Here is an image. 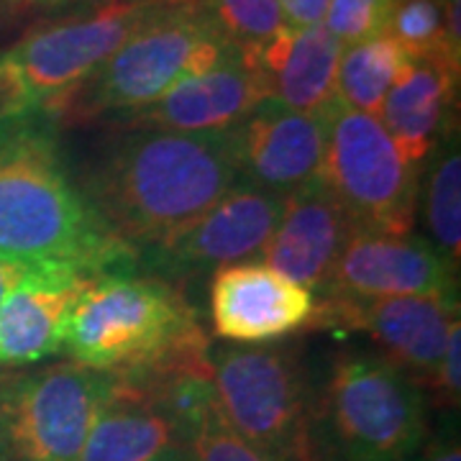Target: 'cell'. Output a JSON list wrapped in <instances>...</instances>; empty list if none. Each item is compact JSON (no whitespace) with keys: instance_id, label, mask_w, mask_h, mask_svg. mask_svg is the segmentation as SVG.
Returning <instances> with one entry per match:
<instances>
[{"instance_id":"6da1fadb","label":"cell","mask_w":461,"mask_h":461,"mask_svg":"<svg viewBox=\"0 0 461 461\" xmlns=\"http://www.w3.org/2000/svg\"><path fill=\"white\" fill-rule=\"evenodd\" d=\"M236 182L230 131H115L77 187L118 241L149 249L198 221Z\"/></svg>"},{"instance_id":"7a4b0ae2","label":"cell","mask_w":461,"mask_h":461,"mask_svg":"<svg viewBox=\"0 0 461 461\" xmlns=\"http://www.w3.org/2000/svg\"><path fill=\"white\" fill-rule=\"evenodd\" d=\"M33 115L0 121V254L90 277L129 275L136 251L103 226Z\"/></svg>"},{"instance_id":"3957f363","label":"cell","mask_w":461,"mask_h":461,"mask_svg":"<svg viewBox=\"0 0 461 461\" xmlns=\"http://www.w3.org/2000/svg\"><path fill=\"white\" fill-rule=\"evenodd\" d=\"M195 311L159 277H93L67 315L62 351L72 362L139 375L208 348Z\"/></svg>"},{"instance_id":"277c9868","label":"cell","mask_w":461,"mask_h":461,"mask_svg":"<svg viewBox=\"0 0 461 461\" xmlns=\"http://www.w3.org/2000/svg\"><path fill=\"white\" fill-rule=\"evenodd\" d=\"M239 54L208 18L159 0L147 23L44 115L67 126L105 123L108 118L144 108L172 87L226 65Z\"/></svg>"},{"instance_id":"5b68a950","label":"cell","mask_w":461,"mask_h":461,"mask_svg":"<svg viewBox=\"0 0 461 461\" xmlns=\"http://www.w3.org/2000/svg\"><path fill=\"white\" fill-rule=\"evenodd\" d=\"M318 461H411L429 438L426 390L382 354L339 351L313 390Z\"/></svg>"},{"instance_id":"8992f818","label":"cell","mask_w":461,"mask_h":461,"mask_svg":"<svg viewBox=\"0 0 461 461\" xmlns=\"http://www.w3.org/2000/svg\"><path fill=\"white\" fill-rule=\"evenodd\" d=\"M218 405L236 433L272 461H318L313 390L297 348H208Z\"/></svg>"},{"instance_id":"52a82bcc","label":"cell","mask_w":461,"mask_h":461,"mask_svg":"<svg viewBox=\"0 0 461 461\" xmlns=\"http://www.w3.org/2000/svg\"><path fill=\"white\" fill-rule=\"evenodd\" d=\"M323 182L354 229L411 233L420 198V172L400 151L377 115L333 100L323 113Z\"/></svg>"},{"instance_id":"ba28073f","label":"cell","mask_w":461,"mask_h":461,"mask_svg":"<svg viewBox=\"0 0 461 461\" xmlns=\"http://www.w3.org/2000/svg\"><path fill=\"white\" fill-rule=\"evenodd\" d=\"M115 372L77 362L0 379V461H77Z\"/></svg>"},{"instance_id":"9c48e42d","label":"cell","mask_w":461,"mask_h":461,"mask_svg":"<svg viewBox=\"0 0 461 461\" xmlns=\"http://www.w3.org/2000/svg\"><path fill=\"white\" fill-rule=\"evenodd\" d=\"M157 8L159 0H100L85 14L29 29L0 54L21 115L44 113L141 29Z\"/></svg>"},{"instance_id":"30bf717a","label":"cell","mask_w":461,"mask_h":461,"mask_svg":"<svg viewBox=\"0 0 461 461\" xmlns=\"http://www.w3.org/2000/svg\"><path fill=\"white\" fill-rule=\"evenodd\" d=\"M456 321L459 300L446 297L326 295L315 300L311 326L362 330L387 362L429 390Z\"/></svg>"},{"instance_id":"8fae6325","label":"cell","mask_w":461,"mask_h":461,"mask_svg":"<svg viewBox=\"0 0 461 461\" xmlns=\"http://www.w3.org/2000/svg\"><path fill=\"white\" fill-rule=\"evenodd\" d=\"M282 203L285 195L236 182L198 221L144 249L149 269H154L159 280L187 282L229 264L249 262L259 257L272 239L280 223Z\"/></svg>"},{"instance_id":"7c38bea8","label":"cell","mask_w":461,"mask_h":461,"mask_svg":"<svg viewBox=\"0 0 461 461\" xmlns=\"http://www.w3.org/2000/svg\"><path fill=\"white\" fill-rule=\"evenodd\" d=\"M326 295L456 300V272L418 236L354 229L330 272Z\"/></svg>"},{"instance_id":"4fadbf2b","label":"cell","mask_w":461,"mask_h":461,"mask_svg":"<svg viewBox=\"0 0 461 461\" xmlns=\"http://www.w3.org/2000/svg\"><path fill=\"white\" fill-rule=\"evenodd\" d=\"M315 295L262 262L221 267L211 282L215 336L233 344L277 341L313 321Z\"/></svg>"},{"instance_id":"5bb4252c","label":"cell","mask_w":461,"mask_h":461,"mask_svg":"<svg viewBox=\"0 0 461 461\" xmlns=\"http://www.w3.org/2000/svg\"><path fill=\"white\" fill-rule=\"evenodd\" d=\"M264 100H269L264 77L239 54L226 65L185 80L139 111L108 118L105 126L113 131H230Z\"/></svg>"},{"instance_id":"9a60e30c","label":"cell","mask_w":461,"mask_h":461,"mask_svg":"<svg viewBox=\"0 0 461 461\" xmlns=\"http://www.w3.org/2000/svg\"><path fill=\"white\" fill-rule=\"evenodd\" d=\"M230 141L239 182L287 195L323 175V115L297 113L277 100H264L244 123L230 129Z\"/></svg>"},{"instance_id":"2e32d148","label":"cell","mask_w":461,"mask_h":461,"mask_svg":"<svg viewBox=\"0 0 461 461\" xmlns=\"http://www.w3.org/2000/svg\"><path fill=\"white\" fill-rule=\"evenodd\" d=\"M351 233L354 223L323 177H318L285 195L280 223L259 259L313 295H323Z\"/></svg>"},{"instance_id":"e0dca14e","label":"cell","mask_w":461,"mask_h":461,"mask_svg":"<svg viewBox=\"0 0 461 461\" xmlns=\"http://www.w3.org/2000/svg\"><path fill=\"white\" fill-rule=\"evenodd\" d=\"M459 59L446 54L412 57L400 75L377 118L412 165L423 167L446 133L456 129Z\"/></svg>"},{"instance_id":"ac0fdd59","label":"cell","mask_w":461,"mask_h":461,"mask_svg":"<svg viewBox=\"0 0 461 461\" xmlns=\"http://www.w3.org/2000/svg\"><path fill=\"white\" fill-rule=\"evenodd\" d=\"M341 51L344 44L323 23L308 29L282 26L244 62L262 75L269 100L297 113L323 115L336 100Z\"/></svg>"},{"instance_id":"d6986e66","label":"cell","mask_w":461,"mask_h":461,"mask_svg":"<svg viewBox=\"0 0 461 461\" xmlns=\"http://www.w3.org/2000/svg\"><path fill=\"white\" fill-rule=\"evenodd\" d=\"M90 275L57 264L0 303V366H29L62 351L67 315Z\"/></svg>"},{"instance_id":"ffe728a7","label":"cell","mask_w":461,"mask_h":461,"mask_svg":"<svg viewBox=\"0 0 461 461\" xmlns=\"http://www.w3.org/2000/svg\"><path fill=\"white\" fill-rule=\"evenodd\" d=\"M182 441L165 400L149 384L115 375V387L98 412L77 461H149Z\"/></svg>"},{"instance_id":"44dd1931","label":"cell","mask_w":461,"mask_h":461,"mask_svg":"<svg viewBox=\"0 0 461 461\" xmlns=\"http://www.w3.org/2000/svg\"><path fill=\"white\" fill-rule=\"evenodd\" d=\"M411 62V54L387 33L344 47L336 69V100L354 111L377 115Z\"/></svg>"},{"instance_id":"7402d4cb","label":"cell","mask_w":461,"mask_h":461,"mask_svg":"<svg viewBox=\"0 0 461 461\" xmlns=\"http://www.w3.org/2000/svg\"><path fill=\"white\" fill-rule=\"evenodd\" d=\"M426 180V226L433 249L459 272L461 262V154L459 136L446 133L433 149Z\"/></svg>"},{"instance_id":"603a6c76","label":"cell","mask_w":461,"mask_h":461,"mask_svg":"<svg viewBox=\"0 0 461 461\" xmlns=\"http://www.w3.org/2000/svg\"><path fill=\"white\" fill-rule=\"evenodd\" d=\"M205 16L229 39L241 57L267 44L285 23L277 0H165Z\"/></svg>"},{"instance_id":"cb8c5ba5","label":"cell","mask_w":461,"mask_h":461,"mask_svg":"<svg viewBox=\"0 0 461 461\" xmlns=\"http://www.w3.org/2000/svg\"><path fill=\"white\" fill-rule=\"evenodd\" d=\"M444 11L446 0H395L387 36L411 57L446 54L461 62V51L451 50L446 41Z\"/></svg>"},{"instance_id":"d4e9b609","label":"cell","mask_w":461,"mask_h":461,"mask_svg":"<svg viewBox=\"0 0 461 461\" xmlns=\"http://www.w3.org/2000/svg\"><path fill=\"white\" fill-rule=\"evenodd\" d=\"M185 446L195 461H272L254 444H249L241 433H236L218 405V397H211L198 412L193 426L187 429Z\"/></svg>"},{"instance_id":"484cf974","label":"cell","mask_w":461,"mask_h":461,"mask_svg":"<svg viewBox=\"0 0 461 461\" xmlns=\"http://www.w3.org/2000/svg\"><path fill=\"white\" fill-rule=\"evenodd\" d=\"M395 0H330L323 26L344 47L384 36Z\"/></svg>"},{"instance_id":"4316f807","label":"cell","mask_w":461,"mask_h":461,"mask_svg":"<svg viewBox=\"0 0 461 461\" xmlns=\"http://www.w3.org/2000/svg\"><path fill=\"white\" fill-rule=\"evenodd\" d=\"M430 393L436 402L446 411H459L461 397V323L456 321L454 329L448 333L446 351L441 357V364L436 369V377L430 382Z\"/></svg>"},{"instance_id":"83f0119b","label":"cell","mask_w":461,"mask_h":461,"mask_svg":"<svg viewBox=\"0 0 461 461\" xmlns=\"http://www.w3.org/2000/svg\"><path fill=\"white\" fill-rule=\"evenodd\" d=\"M57 267L50 262H23V259H14L0 254V303L11 295L16 287H21L23 282L33 280L39 275H44L47 269Z\"/></svg>"},{"instance_id":"f1b7e54d","label":"cell","mask_w":461,"mask_h":461,"mask_svg":"<svg viewBox=\"0 0 461 461\" xmlns=\"http://www.w3.org/2000/svg\"><path fill=\"white\" fill-rule=\"evenodd\" d=\"M285 23L293 29H308L323 23L330 0H277Z\"/></svg>"},{"instance_id":"f546056e","label":"cell","mask_w":461,"mask_h":461,"mask_svg":"<svg viewBox=\"0 0 461 461\" xmlns=\"http://www.w3.org/2000/svg\"><path fill=\"white\" fill-rule=\"evenodd\" d=\"M411 461H461L459 436L456 430H441L436 438H426L420 451Z\"/></svg>"},{"instance_id":"4dcf8cb0","label":"cell","mask_w":461,"mask_h":461,"mask_svg":"<svg viewBox=\"0 0 461 461\" xmlns=\"http://www.w3.org/2000/svg\"><path fill=\"white\" fill-rule=\"evenodd\" d=\"M21 111H18V100H16V90L11 85V77L5 72V67L0 62V121L5 118H18Z\"/></svg>"},{"instance_id":"1f68e13d","label":"cell","mask_w":461,"mask_h":461,"mask_svg":"<svg viewBox=\"0 0 461 461\" xmlns=\"http://www.w3.org/2000/svg\"><path fill=\"white\" fill-rule=\"evenodd\" d=\"M149 461H195L193 459V454H190V448L187 446H169V448H165L162 454H157V456H151Z\"/></svg>"},{"instance_id":"d6a6232c","label":"cell","mask_w":461,"mask_h":461,"mask_svg":"<svg viewBox=\"0 0 461 461\" xmlns=\"http://www.w3.org/2000/svg\"><path fill=\"white\" fill-rule=\"evenodd\" d=\"M18 3H21V0H0V18L14 16L18 11Z\"/></svg>"},{"instance_id":"836d02e7","label":"cell","mask_w":461,"mask_h":461,"mask_svg":"<svg viewBox=\"0 0 461 461\" xmlns=\"http://www.w3.org/2000/svg\"><path fill=\"white\" fill-rule=\"evenodd\" d=\"M23 3V0H21ZM26 3H65V0H26Z\"/></svg>"}]
</instances>
